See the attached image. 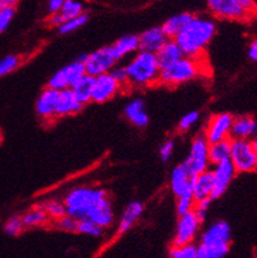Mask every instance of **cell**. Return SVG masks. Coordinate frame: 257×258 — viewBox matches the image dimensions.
<instances>
[{
  "mask_svg": "<svg viewBox=\"0 0 257 258\" xmlns=\"http://www.w3.org/2000/svg\"><path fill=\"white\" fill-rule=\"evenodd\" d=\"M173 148H175V143H173L172 141L166 142V143H164L163 146L160 147V150H159L160 157H162V159H163L164 161L168 160V159H170V157L172 156Z\"/></svg>",
  "mask_w": 257,
  "mask_h": 258,
  "instance_id": "b9f144b4",
  "label": "cell"
},
{
  "mask_svg": "<svg viewBox=\"0 0 257 258\" xmlns=\"http://www.w3.org/2000/svg\"><path fill=\"white\" fill-rule=\"evenodd\" d=\"M20 58L16 55H8L0 60V78L11 74L19 67Z\"/></svg>",
  "mask_w": 257,
  "mask_h": 258,
  "instance_id": "e575fe53",
  "label": "cell"
},
{
  "mask_svg": "<svg viewBox=\"0 0 257 258\" xmlns=\"http://www.w3.org/2000/svg\"><path fill=\"white\" fill-rule=\"evenodd\" d=\"M215 29L217 28L213 20L193 16L182 28L181 32L175 37V41L180 46L184 55L199 58L214 37Z\"/></svg>",
  "mask_w": 257,
  "mask_h": 258,
  "instance_id": "6da1fadb",
  "label": "cell"
},
{
  "mask_svg": "<svg viewBox=\"0 0 257 258\" xmlns=\"http://www.w3.org/2000/svg\"><path fill=\"white\" fill-rule=\"evenodd\" d=\"M93 76L85 74V75H83L82 78L79 79L78 82L74 83L71 88H70L72 91V93L75 95V97L78 98L79 101L82 102L83 105L87 104L88 101H91L92 88H93Z\"/></svg>",
  "mask_w": 257,
  "mask_h": 258,
  "instance_id": "484cf974",
  "label": "cell"
},
{
  "mask_svg": "<svg viewBox=\"0 0 257 258\" xmlns=\"http://www.w3.org/2000/svg\"><path fill=\"white\" fill-rule=\"evenodd\" d=\"M193 178L194 177H192L186 172L182 164L177 165L171 174V189H172L173 194L179 197L186 191H192Z\"/></svg>",
  "mask_w": 257,
  "mask_h": 258,
  "instance_id": "d6986e66",
  "label": "cell"
},
{
  "mask_svg": "<svg viewBox=\"0 0 257 258\" xmlns=\"http://www.w3.org/2000/svg\"><path fill=\"white\" fill-rule=\"evenodd\" d=\"M42 209L49 218H54V219H59L66 215L65 203L59 202V201H50L43 205Z\"/></svg>",
  "mask_w": 257,
  "mask_h": 258,
  "instance_id": "836d02e7",
  "label": "cell"
},
{
  "mask_svg": "<svg viewBox=\"0 0 257 258\" xmlns=\"http://www.w3.org/2000/svg\"><path fill=\"white\" fill-rule=\"evenodd\" d=\"M230 152H231V139L230 138L214 142V143H209L208 155L210 163L218 164L225 160H230Z\"/></svg>",
  "mask_w": 257,
  "mask_h": 258,
  "instance_id": "603a6c76",
  "label": "cell"
},
{
  "mask_svg": "<svg viewBox=\"0 0 257 258\" xmlns=\"http://www.w3.org/2000/svg\"><path fill=\"white\" fill-rule=\"evenodd\" d=\"M117 62L109 47H101L92 54H88L84 60L85 74L91 76H98L101 74H107L113 69L114 63Z\"/></svg>",
  "mask_w": 257,
  "mask_h": 258,
  "instance_id": "52a82bcc",
  "label": "cell"
},
{
  "mask_svg": "<svg viewBox=\"0 0 257 258\" xmlns=\"http://www.w3.org/2000/svg\"><path fill=\"white\" fill-rule=\"evenodd\" d=\"M57 220H58L57 223H58L59 228L66 231V232H76L78 231V219H75V218H72V216L66 214L65 216Z\"/></svg>",
  "mask_w": 257,
  "mask_h": 258,
  "instance_id": "8d00e7d4",
  "label": "cell"
},
{
  "mask_svg": "<svg viewBox=\"0 0 257 258\" xmlns=\"http://www.w3.org/2000/svg\"><path fill=\"white\" fill-rule=\"evenodd\" d=\"M230 161L236 172H253L257 168L256 141L251 139H231Z\"/></svg>",
  "mask_w": 257,
  "mask_h": 258,
  "instance_id": "5b68a950",
  "label": "cell"
},
{
  "mask_svg": "<svg viewBox=\"0 0 257 258\" xmlns=\"http://www.w3.org/2000/svg\"><path fill=\"white\" fill-rule=\"evenodd\" d=\"M213 187H214V178H213V170H203L193 178L192 193L194 201H201L205 198H212Z\"/></svg>",
  "mask_w": 257,
  "mask_h": 258,
  "instance_id": "2e32d148",
  "label": "cell"
},
{
  "mask_svg": "<svg viewBox=\"0 0 257 258\" xmlns=\"http://www.w3.org/2000/svg\"><path fill=\"white\" fill-rule=\"evenodd\" d=\"M194 197H193L192 191H186V193L181 194L177 197V214L182 215L189 211H192L194 209Z\"/></svg>",
  "mask_w": 257,
  "mask_h": 258,
  "instance_id": "d6a6232c",
  "label": "cell"
},
{
  "mask_svg": "<svg viewBox=\"0 0 257 258\" xmlns=\"http://www.w3.org/2000/svg\"><path fill=\"white\" fill-rule=\"evenodd\" d=\"M248 55H249V58H251L252 60H256L257 59V42L256 41H253V42L251 43V46H249Z\"/></svg>",
  "mask_w": 257,
  "mask_h": 258,
  "instance_id": "c3c4849f",
  "label": "cell"
},
{
  "mask_svg": "<svg viewBox=\"0 0 257 258\" xmlns=\"http://www.w3.org/2000/svg\"><path fill=\"white\" fill-rule=\"evenodd\" d=\"M209 143L205 138L198 137L193 141L190 146V151L186 157V160L182 163L184 168L192 177L197 176L198 173L208 169L209 164V155H208Z\"/></svg>",
  "mask_w": 257,
  "mask_h": 258,
  "instance_id": "8992f818",
  "label": "cell"
},
{
  "mask_svg": "<svg viewBox=\"0 0 257 258\" xmlns=\"http://www.w3.org/2000/svg\"><path fill=\"white\" fill-rule=\"evenodd\" d=\"M206 2L209 10L219 19L244 21L252 16V13L244 10L236 0H206Z\"/></svg>",
  "mask_w": 257,
  "mask_h": 258,
  "instance_id": "ba28073f",
  "label": "cell"
},
{
  "mask_svg": "<svg viewBox=\"0 0 257 258\" xmlns=\"http://www.w3.org/2000/svg\"><path fill=\"white\" fill-rule=\"evenodd\" d=\"M111 74L112 76H113V78L120 83V84H125V83H127L126 70L125 69H114Z\"/></svg>",
  "mask_w": 257,
  "mask_h": 258,
  "instance_id": "7bdbcfd3",
  "label": "cell"
},
{
  "mask_svg": "<svg viewBox=\"0 0 257 258\" xmlns=\"http://www.w3.org/2000/svg\"><path fill=\"white\" fill-rule=\"evenodd\" d=\"M59 91L52 88H46L45 91L39 95L37 100L36 110L39 117L43 119H52L57 115V106H58Z\"/></svg>",
  "mask_w": 257,
  "mask_h": 258,
  "instance_id": "5bb4252c",
  "label": "cell"
},
{
  "mask_svg": "<svg viewBox=\"0 0 257 258\" xmlns=\"http://www.w3.org/2000/svg\"><path fill=\"white\" fill-rule=\"evenodd\" d=\"M85 219H89L91 222H93L96 226H98L100 228H107L113 223L114 214L113 209H112V205L108 200V196L102 200L98 201L96 205L91 209V211L87 214Z\"/></svg>",
  "mask_w": 257,
  "mask_h": 258,
  "instance_id": "4fadbf2b",
  "label": "cell"
},
{
  "mask_svg": "<svg viewBox=\"0 0 257 258\" xmlns=\"http://www.w3.org/2000/svg\"><path fill=\"white\" fill-rule=\"evenodd\" d=\"M66 0H49V11L52 13L59 12Z\"/></svg>",
  "mask_w": 257,
  "mask_h": 258,
  "instance_id": "f6af8a7d",
  "label": "cell"
},
{
  "mask_svg": "<svg viewBox=\"0 0 257 258\" xmlns=\"http://www.w3.org/2000/svg\"><path fill=\"white\" fill-rule=\"evenodd\" d=\"M143 213V205L138 201H134L131 202L129 206L125 209L124 214L121 216V222H120V227H118V232L120 233H125L126 231L133 227V224L137 222V219L142 215Z\"/></svg>",
  "mask_w": 257,
  "mask_h": 258,
  "instance_id": "d4e9b609",
  "label": "cell"
},
{
  "mask_svg": "<svg viewBox=\"0 0 257 258\" xmlns=\"http://www.w3.org/2000/svg\"><path fill=\"white\" fill-rule=\"evenodd\" d=\"M192 17V13H180V15L172 16L164 23V25L162 26V30H163L167 38H175Z\"/></svg>",
  "mask_w": 257,
  "mask_h": 258,
  "instance_id": "4316f807",
  "label": "cell"
},
{
  "mask_svg": "<svg viewBox=\"0 0 257 258\" xmlns=\"http://www.w3.org/2000/svg\"><path fill=\"white\" fill-rule=\"evenodd\" d=\"M19 0H0V8H15Z\"/></svg>",
  "mask_w": 257,
  "mask_h": 258,
  "instance_id": "7dc6e473",
  "label": "cell"
},
{
  "mask_svg": "<svg viewBox=\"0 0 257 258\" xmlns=\"http://www.w3.org/2000/svg\"><path fill=\"white\" fill-rule=\"evenodd\" d=\"M83 13V4L78 0H66L63 3L62 8L59 10V15L62 16L63 23L66 20L72 19V17H76L79 15Z\"/></svg>",
  "mask_w": 257,
  "mask_h": 258,
  "instance_id": "f546056e",
  "label": "cell"
},
{
  "mask_svg": "<svg viewBox=\"0 0 257 258\" xmlns=\"http://www.w3.org/2000/svg\"><path fill=\"white\" fill-rule=\"evenodd\" d=\"M47 219H49L47 214L43 211L42 207H39V209L30 210L29 213H26L21 218V222H23L24 227H37L45 224Z\"/></svg>",
  "mask_w": 257,
  "mask_h": 258,
  "instance_id": "f1b7e54d",
  "label": "cell"
},
{
  "mask_svg": "<svg viewBox=\"0 0 257 258\" xmlns=\"http://www.w3.org/2000/svg\"><path fill=\"white\" fill-rule=\"evenodd\" d=\"M239 4H240L244 10H247L248 12L253 15L254 10H256V4H254V0H236Z\"/></svg>",
  "mask_w": 257,
  "mask_h": 258,
  "instance_id": "ee69618b",
  "label": "cell"
},
{
  "mask_svg": "<svg viewBox=\"0 0 257 258\" xmlns=\"http://www.w3.org/2000/svg\"><path fill=\"white\" fill-rule=\"evenodd\" d=\"M23 227L24 226H23V222H21V218L13 216V218H11V219L6 223L4 231H6L8 235L16 236L23 231Z\"/></svg>",
  "mask_w": 257,
  "mask_h": 258,
  "instance_id": "74e56055",
  "label": "cell"
},
{
  "mask_svg": "<svg viewBox=\"0 0 257 258\" xmlns=\"http://www.w3.org/2000/svg\"><path fill=\"white\" fill-rule=\"evenodd\" d=\"M234 118L227 113H221L217 114L209 121L208 127H206L205 139L208 143H214V142L228 139L231 134V126Z\"/></svg>",
  "mask_w": 257,
  "mask_h": 258,
  "instance_id": "8fae6325",
  "label": "cell"
},
{
  "mask_svg": "<svg viewBox=\"0 0 257 258\" xmlns=\"http://www.w3.org/2000/svg\"><path fill=\"white\" fill-rule=\"evenodd\" d=\"M231 241V228L226 222H217L206 229L201 237V242L203 244H215L223 245L230 244Z\"/></svg>",
  "mask_w": 257,
  "mask_h": 258,
  "instance_id": "9a60e30c",
  "label": "cell"
},
{
  "mask_svg": "<svg viewBox=\"0 0 257 258\" xmlns=\"http://www.w3.org/2000/svg\"><path fill=\"white\" fill-rule=\"evenodd\" d=\"M111 49L116 60H118L139 49V38L137 36H125L114 42Z\"/></svg>",
  "mask_w": 257,
  "mask_h": 258,
  "instance_id": "cb8c5ba5",
  "label": "cell"
},
{
  "mask_svg": "<svg viewBox=\"0 0 257 258\" xmlns=\"http://www.w3.org/2000/svg\"><path fill=\"white\" fill-rule=\"evenodd\" d=\"M212 201H213L212 198H205V200L197 201V202L194 203V209H193V211H194V214L197 215V218H198L201 222L205 219L206 213H208V210L209 207H210Z\"/></svg>",
  "mask_w": 257,
  "mask_h": 258,
  "instance_id": "ab89813d",
  "label": "cell"
},
{
  "mask_svg": "<svg viewBox=\"0 0 257 258\" xmlns=\"http://www.w3.org/2000/svg\"><path fill=\"white\" fill-rule=\"evenodd\" d=\"M82 108L83 104L75 97L71 89L67 88L59 91L58 106H57V115L58 117L76 114L78 111L82 110Z\"/></svg>",
  "mask_w": 257,
  "mask_h": 258,
  "instance_id": "ac0fdd59",
  "label": "cell"
},
{
  "mask_svg": "<svg viewBox=\"0 0 257 258\" xmlns=\"http://www.w3.org/2000/svg\"><path fill=\"white\" fill-rule=\"evenodd\" d=\"M201 72L199 58L181 56L179 60L160 69L159 82L168 85H177L197 78Z\"/></svg>",
  "mask_w": 257,
  "mask_h": 258,
  "instance_id": "277c9868",
  "label": "cell"
},
{
  "mask_svg": "<svg viewBox=\"0 0 257 258\" xmlns=\"http://www.w3.org/2000/svg\"><path fill=\"white\" fill-rule=\"evenodd\" d=\"M13 16L15 8H0V33H3L10 26Z\"/></svg>",
  "mask_w": 257,
  "mask_h": 258,
  "instance_id": "f35d334b",
  "label": "cell"
},
{
  "mask_svg": "<svg viewBox=\"0 0 257 258\" xmlns=\"http://www.w3.org/2000/svg\"><path fill=\"white\" fill-rule=\"evenodd\" d=\"M155 54H157L160 69H163L166 66L171 64V63L179 60L181 56H184V52L181 51L180 46L176 43V41H168V39Z\"/></svg>",
  "mask_w": 257,
  "mask_h": 258,
  "instance_id": "44dd1931",
  "label": "cell"
},
{
  "mask_svg": "<svg viewBox=\"0 0 257 258\" xmlns=\"http://www.w3.org/2000/svg\"><path fill=\"white\" fill-rule=\"evenodd\" d=\"M78 232L89 236H100L102 233V228H100L93 222L84 218V219L78 220Z\"/></svg>",
  "mask_w": 257,
  "mask_h": 258,
  "instance_id": "d590c367",
  "label": "cell"
},
{
  "mask_svg": "<svg viewBox=\"0 0 257 258\" xmlns=\"http://www.w3.org/2000/svg\"><path fill=\"white\" fill-rule=\"evenodd\" d=\"M125 70L127 82L135 87H148L159 82L160 66L155 52L140 50Z\"/></svg>",
  "mask_w": 257,
  "mask_h": 258,
  "instance_id": "7a4b0ae2",
  "label": "cell"
},
{
  "mask_svg": "<svg viewBox=\"0 0 257 258\" xmlns=\"http://www.w3.org/2000/svg\"><path fill=\"white\" fill-rule=\"evenodd\" d=\"M122 84L116 80L112 76L111 72L101 74L98 76H94L93 79V88H92V97L91 101L94 102H105L108 100L113 98L117 95L121 89Z\"/></svg>",
  "mask_w": 257,
  "mask_h": 258,
  "instance_id": "30bf717a",
  "label": "cell"
},
{
  "mask_svg": "<svg viewBox=\"0 0 257 258\" xmlns=\"http://www.w3.org/2000/svg\"><path fill=\"white\" fill-rule=\"evenodd\" d=\"M199 224H201V220L197 218L193 210L189 211V213L180 215V219L177 222V228H176L175 240H173V245L192 244L197 233H198Z\"/></svg>",
  "mask_w": 257,
  "mask_h": 258,
  "instance_id": "9c48e42d",
  "label": "cell"
},
{
  "mask_svg": "<svg viewBox=\"0 0 257 258\" xmlns=\"http://www.w3.org/2000/svg\"><path fill=\"white\" fill-rule=\"evenodd\" d=\"M87 21H88V16L85 15V13H82V15H79V16L66 20L62 25L58 26L59 33H62V34H69V33L75 32V30L80 29V28H82Z\"/></svg>",
  "mask_w": 257,
  "mask_h": 258,
  "instance_id": "4dcf8cb0",
  "label": "cell"
},
{
  "mask_svg": "<svg viewBox=\"0 0 257 258\" xmlns=\"http://www.w3.org/2000/svg\"><path fill=\"white\" fill-rule=\"evenodd\" d=\"M235 173H236V170H235L234 165L230 160L215 164V169L213 170L214 187H213L212 200H217L225 194V191L231 183L232 178L235 177Z\"/></svg>",
  "mask_w": 257,
  "mask_h": 258,
  "instance_id": "7c38bea8",
  "label": "cell"
},
{
  "mask_svg": "<svg viewBox=\"0 0 257 258\" xmlns=\"http://www.w3.org/2000/svg\"><path fill=\"white\" fill-rule=\"evenodd\" d=\"M49 23H50V25H53V26H59L63 24V19H62V16L59 15V12L52 13V17H50Z\"/></svg>",
  "mask_w": 257,
  "mask_h": 258,
  "instance_id": "bcb514c9",
  "label": "cell"
},
{
  "mask_svg": "<svg viewBox=\"0 0 257 258\" xmlns=\"http://www.w3.org/2000/svg\"><path fill=\"white\" fill-rule=\"evenodd\" d=\"M230 244L215 245V244H203L197 246V258H223L228 253Z\"/></svg>",
  "mask_w": 257,
  "mask_h": 258,
  "instance_id": "83f0119b",
  "label": "cell"
},
{
  "mask_svg": "<svg viewBox=\"0 0 257 258\" xmlns=\"http://www.w3.org/2000/svg\"><path fill=\"white\" fill-rule=\"evenodd\" d=\"M171 258H197V246L192 244L173 245L170 253Z\"/></svg>",
  "mask_w": 257,
  "mask_h": 258,
  "instance_id": "1f68e13d",
  "label": "cell"
},
{
  "mask_svg": "<svg viewBox=\"0 0 257 258\" xmlns=\"http://www.w3.org/2000/svg\"><path fill=\"white\" fill-rule=\"evenodd\" d=\"M257 124L252 117H239L232 121L230 138L234 139H251L256 134Z\"/></svg>",
  "mask_w": 257,
  "mask_h": 258,
  "instance_id": "ffe728a7",
  "label": "cell"
},
{
  "mask_svg": "<svg viewBox=\"0 0 257 258\" xmlns=\"http://www.w3.org/2000/svg\"><path fill=\"white\" fill-rule=\"evenodd\" d=\"M198 118H199V114L197 113V111H190V113L185 114L184 117L181 118V121H180V123H179L180 130L181 131L189 130V128L192 127V126H194V124L197 123Z\"/></svg>",
  "mask_w": 257,
  "mask_h": 258,
  "instance_id": "60d3db41",
  "label": "cell"
},
{
  "mask_svg": "<svg viewBox=\"0 0 257 258\" xmlns=\"http://www.w3.org/2000/svg\"><path fill=\"white\" fill-rule=\"evenodd\" d=\"M107 193L94 187H76L72 189L65 198L66 214L75 219H84L92 207L100 200L105 198Z\"/></svg>",
  "mask_w": 257,
  "mask_h": 258,
  "instance_id": "3957f363",
  "label": "cell"
},
{
  "mask_svg": "<svg viewBox=\"0 0 257 258\" xmlns=\"http://www.w3.org/2000/svg\"><path fill=\"white\" fill-rule=\"evenodd\" d=\"M125 114L127 119L137 127H146L148 124V115H147L142 100H133L129 102L125 108Z\"/></svg>",
  "mask_w": 257,
  "mask_h": 258,
  "instance_id": "7402d4cb",
  "label": "cell"
},
{
  "mask_svg": "<svg viewBox=\"0 0 257 258\" xmlns=\"http://www.w3.org/2000/svg\"><path fill=\"white\" fill-rule=\"evenodd\" d=\"M138 38H139V49L142 51L150 52H158V50L167 41V37L162 28H151L142 33Z\"/></svg>",
  "mask_w": 257,
  "mask_h": 258,
  "instance_id": "e0dca14e",
  "label": "cell"
}]
</instances>
